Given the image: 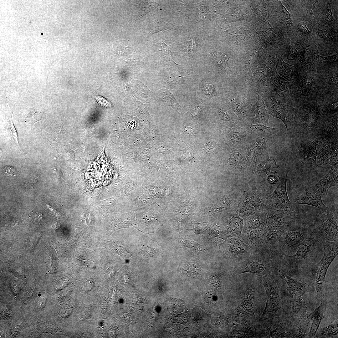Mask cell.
<instances>
[{"label": "cell", "instance_id": "1", "mask_svg": "<svg viewBox=\"0 0 338 338\" xmlns=\"http://www.w3.org/2000/svg\"><path fill=\"white\" fill-rule=\"evenodd\" d=\"M299 154L302 163L309 168L327 164L335 166L338 165L337 141L319 139L304 142L299 148Z\"/></svg>", "mask_w": 338, "mask_h": 338}, {"label": "cell", "instance_id": "2", "mask_svg": "<svg viewBox=\"0 0 338 338\" xmlns=\"http://www.w3.org/2000/svg\"><path fill=\"white\" fill-rule=\"evenodd\" d=\"M281 255L267 245L252 250L248 258L235 264V274L248 273L263 277L270 274L278 265L279 257Z\"/></svg>", "mask_w": 338, "mask_h": 338}, {"label": "cell", "instance_id": "3", "mask_svg": "<svg viewBox=\"0 0 338 338\" xmlns=\"http://www.w3.org/2000/svg\"><path fill=\"white\" fill-rule=\"evenodd\" d=\"M295 220L294 211L281 210L268 208L264 229V239L267 246L274 248L289 224Z\"/></svg>", "mask_w": 338, "mask_h": 338}, {"label": "cell", "instance_id": "4", "mask_svg": "<svg viewBox=\"0 0 338 338\" xmlns=\"http://www.w3.org/2000/svg\"><path fill=\"white\" fill-rule=\"evenodd\" d=\"M312 237L311 231L295 220L281 235L275 249L283 256L292 255L306 239Z\"/></svg>", "mask_w": 338, "mask_h": 338}, {"label": "cell", "instance_id": "5", "mask_svg": "<svg viewBox=\"0 0 338 338\" xmlns=\"http://www.w3.org/2000/svg\"><path fill=\"white\" fill-rule=\"evenodd\" d=\"M323 248L322 243L312 237L306 239L294 254L284 258L287 264L294 267L314 265L322 258Z\"/></svg>", "mask_w": 338, "mask_h": 338}, {"label": "cell", "instance_id": "6", "mask_svg": "<svg viewBox=\"0 0 338 338\" xmlns=\"http://www.w3.org/2000/svg\"><path fill=\"white\" fill-rule=\"evenodd\" d=\"M324 253L321 259L314 265L313 276L317 292L322 290L325 278L328 269L334 259L338 255V241L321 243Z\"/></svg>", "mask_w": 338, "mask_h": 338}, {"label": "cell", "instance_id": "7", "mask_svg": "<svg viewBox=\"0 0 338 338\" xmlns=\"http://www.w3.org/2000/svg\"><path fill=\"white\" fill-rule=\"evenodd\" d=\"M338 225L332 211L322 212L318 216L314 228L313 237L321 243L338 241Z\"/></svg>", "mask_w": 338, "mask_h": 338}, {"label": "cell", "instance_id": "8", "mask_svg": "<svg viewBox=\"0 0 338 338\" xmlns=\"http://www.w3.org/2000/svg\"><path fill=\"white\" fill-rule=\"evenodd\" d=\"M261 283L264 286L266 293V305L262 317L266 319L277 317L284 313L276 283L271 274L263 277Z\"/></svg>", "mask_w": 338, "mask_h": 338}, {"label": "cell", "instance_id": "9", "mask_svg": "<svg viewBox=\"0 0 338 338\" xmlns=\"http://www.w3.org/2000/svg\"><path fill=\"white\" fill-rule=\"evenodd\" d=\"M220 246L224 257L235 264L245 260L252 251L240 238L235 237H229Z\"/></svg>", "mask_w": 338, "mask_h": 338}, {"label": "cell", "instance_id": "10", "mask_svg": "<svg viewBox=\"0 0 338 338\" xmlns=\"http://www.w3.org/2000/svg\"><path fill=\"white\" fill-rule=\"evenodd\" d=\"M287 173L278 182L274 192L267 197L268 208L281 210L294 211L289 198L286 190Z\"/></svg>", "mask_w": 338, "mask_h": 338}, {"label": "cell", "instance_id": "11", "mask_svg": "<svg viewBox=\"0 0 338 338\" xmlns=\"http://www.w3.org/2000/svg\"><path fill=\"white\" fill-rule=\"evenodd\" d=\"M268 209L260 195L252 192L243 196L236 210L239 217L244 219L255 213L267 211Z\"/></svg>", "mask_w": 338, "mask_h": 338}, {"label": "cell", "instance_id": "12", "mask_svg": "<svg viewBox=\"0 0 338 338\" xmlns=\"http://www.w3.org/2000/svg\"><path fill=\"white\" fill-rule=\"evenodd\" d=\"M332 167L325 176L314 186L310 187L322 197L327 195L331 187L335 186L338 188V165Z\"/></svg>", "mask_w": 338, "mask_h": 338}, {"label": "cell", "instance_id": "13", "mask_svg": "<svg viewBox=\"0 0 338 338\" xmlns=\"http://www.w3.org/2000/svg\"><path fill=\"white\" fill-rule=\"evenodd\" d=\"M322 197L313 191L310 187L304 192L292 200V204H305L315 207L321 211L327 212L330 209L323 203Z\"/></svg>", "mask_w": 338, "mask_h": 338}, {"label": "cell", "instance_id": "14", "mask_svg": "<svg viewBox=\"0 0 338 338\" xmlns=\"http://www.w3.org/2000/svg\"><path fill=\"white\" fill-rule=\"evenodd\" d=\"M279 273L280 277L285 282L290 296H302L307 290L309 285L305 283L289 276L282 270H279Z\"/></svg>", "mask_w": 338, "mask_h": 338}, {"label": "cell", "instance_id": "15", "mask_svg": "<svg viewBox=\"0 0 338 338\" xmlns=\"http://www.w3.org/2000/svg\"><path fill=\"white\" fill-rule=\"evenodd\" d=\"M231 129L228 134L229 141L233 148L241 149L248 146L251 137L246 129L235 125Z\"/></svg>", "mask_w": 338, "mask_h": 338}, {"label": "cell", "instance_id": "16", "mask_svg": "<svg viewBox=\"0 0 338 338\" xmlns=\"http://www.w3.org/2000/svg\"><path fill=\"white\" fill-rule=\"evenodd\" d=\"M241 238L252 250L266 245L264 239V229H256L241 234Z\"/></svg>", "mask_w": 338, "mask_h": 338}, {"label": "cell", "instance_id": "17", "mask_svg": "<svg viewBox=\"0 0 338 338\" xmlns=\"http://www.w3.org/2000/svg\"><path fill=\"white\" fill-rule=\"evenodd\" d=\"M267 211L255 213L244 219L242 233L256 229H264L266 224Z\"/></svg>", "mask_w": 338, "mask_h": 338}, {"label": "cell", "instance_id": "18", "mask_svg": "<svg viewBox=\"0 0 338 338\" xmlns=\"http://www.w3.org/2000/svg\"><path fill=\"white\" fill-rule=\"evenodd\" d=\"M243 219L239 217L236 210L233 213L228 219L227 228L224 233L226 238L235 237H241Z\"/></svg>", "mask_w": 338, "mask_h": 338}, {"label": "cell", "instance_id": "19", "mask_svg": "<svg viewBox=\"0 0 338 338\" xmlns=\"http://www.w3.org/2000/svg\"><path fill=\"white\" fill-rule=\"evenodd\" d=\"M240 99L236 95L232 97L230 100L231 106L238 119L246 120L251 117L252 107Z\"/></svg>", "mask_w": 338, "mask_h": 338}, {"label": "cell", "instance_id": "20", "mask_svg": "<svg viewBox=\"0 0 338 338\" xmlns=\"http://www.w3.org/2000/svg\"><path fill=\"white\" fill-rule=\"evenodd\" d=\"M251 118L254 122L266 125L269 116L265 109L264 100L259 95L256 103L252 107Z\"/></svg>", "mask_w": 338, "mask_h": 338}, {"label": "cell", "instance_id": "21", "mask_svg": "<svg viewBox=\"0 0 338 338\" xmlns=\"http://www.w3.org/2000/svg\"><path fill=\"white\" fill-rule=\"evenodd\" d=\"M325 308V303L324 302H321L319 306L309 315L311 322L309 333L310 337H313L315 336L323 318Z\"/></svg>", "mask_w": 338, "mask_h": 338}, {"label": "cell", "instance_id": "22", "mask_svg": "<svg viewBox=\"0 0 338 338\" xmlns=\"http://www.w3.org/2000/svg\"><path fill=\"white\" fill-rule=\"evenodd\" d=\"M302 296H290V301L292 314L297 320L304 319L308 315L307 308Z\"/></svg>", "mask_w": 338, "mask_h": 338}, {"label": "cell", "instance_id": "23", "mask_svg": "<svg viewBox=\"0 0 338 338\" xmlns=\"http://www.w3.org/2000/svg\"><path fill=\"white\" fill-rule=\"evenodd\" d=\"M245 129L250 134L265 138L274 134L277 131L275 128L268 127L261 124H248Z\"/></svg>", "mask_w": 338, "mask_h": 338}, {"label": "cell", "instance_id": "24", "mask_svg": "<svg viewBox=\"0 0 338 338\" xmlns=\"http://www.w3.org/2000/svg\"><path fill=\"white\" fill-rule=\"evenodd\" d=\"M230 157V164L232 165V167L235 170H243L245 169L248 165L244 156L239 152L235 151L232 153Z\"/></svg>", "mask_w": 338, "mask_h": 338}, {"label": "cell", "instance_id": "25", "mask_svg": "<svg viewBox=\"0 0 338 338\" xmlns=\"http://www.w3.org/2000/svg\"><path fill=\"white\" fill-rule=\"evenodd\" d=\"M156 6L155 2L150 1H142L137 5L138 19L147 14Z\"/></svg>", "mask_w": 338, "mask_h": 338}, {"label": "cell", "instance_id": "26", "mask_svg": "<svg viewBox=\"0 0 338 338\" xmlns=\"http://www.w3.org/2000/svg\"><path fill=\"white\" fill-rule=\"evenodd\" d=\"M279 166L274 159H270L268 154L266 159L257 166V170L259 172H267L271 169Z\"/></svg>", "mask_w": 338, "mask_h": 338}, {"label": "cell", "instance_id": "27", "mask_svg": "<svg viewBox=\"0 0 338 338\" xmlns=\"http://www.w3.org/2000/svg\"><path fill=\"white\" fill-rule=\"evenodd\" d=\"M150 26V32L152 34L171 28L170 26L167 23L161 19L153 21Z\"/></svg>", "mask_w": 338, "mask_h": 338}, {"label": "cell", "instance_id": "28", "mask_svg": "<svg viewBox=\"0 0 338 338\" xmlns=\"http://www.w3.org/2000/svg\"><path fill=\"white\" fill-rule=\"evenodd\" d=\"M338 322L331 323L321 330V334L324 337L334 336L338 334Z\"/></svg>", "mask_w": 338, "mask_h": 338}, {"label": "cell", "instance_id": "29", "mask_svg": "<svg viewBox=\"0 0 338 338\" xmlns=\"http://www.w3.org/2000/svg\"><path fill=\"white\" fill-rule=\"evenodd\" d=\"M161 96L163 102L178 108L181 106L172 95L166 90L162 91Z\"/></svg>", "mask_w": 338, "mask_h": 338}, {"label": "cell", "instance_id": "30", "mask_svg": "<svg viewBox=\"0 0 338 338\" xmlns=\"http://www.w3.org/2000/svg\"><path fill=\"white\" fill-rule=\"evenodd\" d=\"M159 53L163 58L171 62L172 64H177L172 60L171 56V49L164 42H161Z\"/></svg>", "mask_w": 338, "mask_h": 338}, {"label": "cell", "instance_id": "31", "mask_svg": "<svg viewBox=\"0 0 338 338\" xmlns=\"http://www.w3.org/2000/svg\"><path fill=\"white\" fill-rule=\"evenodd\" d=\"M117 44L116 49L124 52L125 54L130 53L134 49L132 43L128 40L119 41Z\"/></svg>", "mask_w": 338, "mask_h": 338}, {"label": "cell", "instance_id": "32", "mask_svg": "<svg viewBox=\"0 0 338 338\" xmlns=\"http://www.w3.org/2000/svg\"><path fill=\"white\" fill-rule=\"evenodd\" d=\"M251 294H249L248 292L247 294H245V297L242 300L241 305L243 307V309L242 310V312H244L246 310L251 312V310L253 308V303L252 300V297H250Z\"/></svg>", "mask_w": 338, "mask_h": 338}, {"label": "cell", "instance_id": "33", "mask_svg": "<svg viewBox=\"0 0 338 338\" xmlns=\"http://www.w3.org/2000/svg\"><path fill=\"white\" fill-rule=\"evenodd\" d=\"M9 130L11 132L12 136L14 141L16 142L17 146L19 147L20 151H21V149L20 148L19 144H18V134L13 124V123L12 120V115H11L10 118H9Z\"/></svg>", "mask_w": 338, "mask_h": 338}, {"label": "cell", "instance_id": "34", "mask_svg": "<svg viewBox=\"0 0 338 338\" xmlns=\"http://www.w3.org/2000/svg\"><path fill=\"white\" fill-rule=\"evenodd\" d=\"M205 84L202 89L205 93L208 95L214 94L215 93L214 87L211 84Z\"/></svg>", "mask_w": 338, "mask_h": 338}, {"label": "cell", "instance_id": "35", "mask_svg": "<svg viewBox=\"0 0 338 338\" xmlns=\"http://www.w3.org/2000/svg\"><path fill=\"white\" fill-rule=\"evenodd\" d=\"M221 278L218 275H215L212 277V284L214 287H219L221 284Z\"/></svg>", "mask_w": 338, "mask_h": 338}, {"label": "cell", "instance_id": "36", "mask_svg": "<svg viewBox=\"0 0 338 338\" xmlns=\"http://www.w3.org/2000/svg\"><path fill=\"white\" fill-rule=\"evenodd\" d=\"M96 99L97 102L101 106L107 107L110 105V103L102 97L99 96L96 97Z\"/></svg>", "mask_w": 338, "mask_h": 338}, {"label": "cell", "instance_id": "37", "mask_svg": "<svg viewBox=\"0 0 338 338\" xmlns=\"http://www.w3.org/2000/svg\"><path fill=\"white\" fill-rule=\"evenodd\" d=\"M215 297V295L211 291H207L205 295V298L206 300L209 302L213 301L214 298Z\"/></svg>", "mask_w": 338, "mask_h": 338}, {"label": "cell", "instance_id": "38", "mask_svg": "<svg viewBox=\"0 0 338 338\" xmlns=\"http://www.w3.org/2000/svg\"><path fill=\"white\" fill-rule=\"evenodd\" d=\"M268 180L269 182L271 184H275L279 181L278 178L276 176L273 175L269 176Z\"/></svg>", "mask_w": 338, "mask_h": 338}, {"label": "cell", "instance_id": "39", "mask_svg": "<svg viewBox=\"0 0 338 338\" xmlns=\"http://www.w3.org/2000/svg\"><path fill=\"white\" fill-rule=\"evenodd\" d=\"M4 173L9 176H13L15 174V170L11 167H6L4 169Z\"/></svg>", "mask_w": 338, "mask_h": 338}, {"label": "cell", "instance_id": "40", "mask_svg": "<svg viewBox=\"0 0 338 338\" xmlns=\"http://www.w3.org/2000/svg\"><path fill=\"white\" fill-rule=\"evenodd\" d=\"M201 112L200 109L198 107H196L192 110L191 114L193 116L197 118L200 117Z\"/></svg>", "mask_w": 338, "mask_h": 338}, {"label": "cell", "instance_id": "41", "mask_svg": "<svg viewBox=\"0 0 338 338\" xmlns=\"http://www.w3.org/2000/svg\"><path fill=\"white\" fill-rule=\"evenodd\" d=\"M185 131L187 132V133L192 134L193 133L196 131V128L194 126H185L184 128Z\"/></svg>", "mask_w": 338, "mask_h": 338}, {"label": "cell", "instance_id": "42", "mask_svg": "<svg viewBox=\"0 0 338 338\" xmlns=\"http://www.w3.org/2000/svg\"><path fill=\"white\" fill-rule=\"evenodd\" d=\"M303 24H303V23H299L298 26L299 28H300L301 30L302 29V31H304V32H309V31L308 29V28L306 27V24L304 23H303Z\"/></svg>", "mask_w": 338, "mask_h": 338}]
</instances>
